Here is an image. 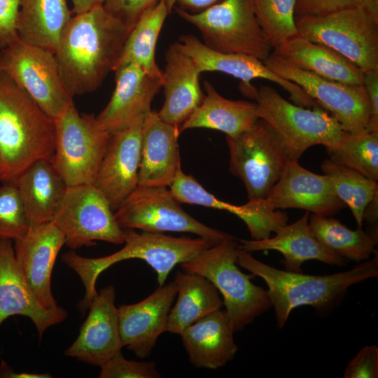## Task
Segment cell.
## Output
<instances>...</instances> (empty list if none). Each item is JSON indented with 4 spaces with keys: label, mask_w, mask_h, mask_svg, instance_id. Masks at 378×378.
Returning <instances> with one entry per match:
<instances>
[{
    "label": "cell",
    "mask_w": 378,
    "mask_h": 378,
    "mask_svg": "<svg viewBox=\"0 0 378 378\" xmlns=\"http://www.w3.org/2000/svg\"><path fill=\"white\" fill-rule=\"evenodd\" d=\"M129 32L102 5L71 17L54 55L72 97L96 90L115 70Z\"/></svg>",
    "instance_id": "6da1fadb"
},
{
    "label": "cell",
    "mask_w": 378,
    "mask_h": 378,
    "mask_svg": "<svg viewBox=\"0 0 378 378\" xmlns=\"http://www.w3.org/2000/svg\"><path fill=\"white\" fill-rule=\"evenodd\" d=\"M237 263L267 285L279 328L286 325L294 309L309 305L318 311L330 310L341 302L351 286L378 276L377 253L349 270L322 276L273 267L239 247Z\"/></svg>",
    "instance_id": "7a4b0ae2"
},
{
    "label": "cell",
    "mask_w": 378,
    "mask_h": 378,
    "mask_svg": "<svg viewBox=\"0 0 378 378\" xmlns=\"http://www.w3.org/2000/svg\"><path fill=\"white\" fill-rule=\"evenodd\" d=\"M55 146L53 119L0 70V181L15 182L36 160L51 162Z\"/></svg>",
    "instance_id": "3957f363"
},
{
    "label": "cell",
    "mask_w": 378,
    "mask_h": 378,
    "mask_svg": "<svg viewBox=\"0 0 378 378\" xmlns=\"http://www.w3.org/2000/svg\"><path fill=\"white\" fill-rule=\"evenodd\" d=\"M125 246L119 251L104 257L86 258L71 251L62 255L63 262L80 277L85 295L78 309L85 312L97 295L96 281L99 274L118 262L132 258L141 259L156 272L159 286L177 265L190 260L205 249L216 245L203 238L175 237L163 232L123 229Z\"/></svg>",
    "instance_id": "277c9868"
},
{
    "label": "cell",
    "mask_w": 378,
    "mask_h": 378,
    "mask_svg": "<svg viewBox=\"0 0 378 378\" xmlns=\"http://www.w3.org/2000/svg\"><path fill=\"white\" fill-rule=\"evenodd\" d=\"M237 249L234 238L225 239L180 264L183 271L208 279L221 293L234 332L272 308L267 290L252 283L253 274H246L238 267Z\"/></svg>",
    "instance_id": "5b68a950"
},
{
    "label": "cell",
    "mask_w": 378,
    "mask_h": 378,
    "mask_svg": "<svg viewBox=\"0 0 378 378\" xmlns=\"http://www.w3.org/2000/svg\"><path fill=\"white\" fill-rule=\"evenodd\" d=\"M254 99L259 119L272 131L289 160L298 161L314 146L335 147L345 132L320 106L310 108L296 105L270 86H260Z\"/></svg>",
    "instance_id": "8992f818"
},
{
    "label": "cell",
    "mask_w": 378,
    "mask_h": 378,
    "mask_svg": "<svg viewBox=\"0 0 378 378\" xmlns=\"http://www.w3.org/2000/svg\"><path fill=\"white\" fill-rule=\"evenodd\" d=\"M175 10L199 30L203 43L213 50L251 55L262 62L272 52L256 19L252 0H223L200 13Z\"/></svg>",
    "instance_id": "52a82bcc"
},
{
    "label": "cell",
    "mask_w": 378,
    "mask_h": 378,
    "mask_svg": "<svg viewBox=\"0 0 378 378\" xmlns=\"http://www.w3.org/2000/svg\"><path fill=\"white\" fill-rule=\"evenodd\" d=\"M51 162L66 185L94 184L111 134L93 114H80L74 102L55 119Z\"/></svg>",
    "instance_id": "ba28073f"
},
{
    "label": "cell",
    "mask_w": 378,
    "mask_h": 378,
    "mask_svg": "<svg viewBox=\"0 0 378 378\" xmlns=\"http://www.w3.org/2000/svg\"><path fill=\"white\" fill-rule=\"evenodd\" d=\"M295 25L298 34L333 49L364 73L378 69V22L362 7L295 17Z\"/></svg>",
    "instance_id": "9c48e42d"
},
{
    "label": "cell",
    "mask_w": 378,
    "mask_h": 378,
    "mask_svg": "<svg viewBox=\"0 0 378 378\" xmlns=\"http://www.w3.org/2000/svg\"><path fill=\"white\" fill-rule=\"evenodd\" d=\"M0 70L53 120L73 102L54 53L18 36L0 49Z\"/></svg>",
    "instance_id": "30bf717a"
},
{
    "label": "cell",
    "mask_w": 378,
    "mask_h": 378,
    "mask_svg": "<svg viewBox=\"0 0 378 378\" xmlns=\"http://www.w3.org/2000/svg\"><path fill=\"white\" fill-rule=\"evenodd\" d=\"M181 204L167 187L138 186L114 211V216L122 229L189 232L214 244L234 238L198 221Z\"/></svg>",
    "instance_id": "8fae6325"
},
{
    "label": "cell",
    "mask_w": 378,
    "mask_h": 378,
    "mask_svg": "<svg viewBox=\"0 0 378 378\" xmlns=\"http://www.w3.org/2000/svg\"><path fill=\"white\" fill-rule=\"evenodd\" d=\"M51 222L71 249L96 244L95 241L123 244L124 230L104 195L93 184L69 186Z\"/></svg>",
    "instance_id": "7c38bea8"
},
{
    "label": "cell",
    "mask_w": 378,
    "mask_h": 378,
    "mask_svg": "<svg viewBox=\"0 0 378 378\" xmlns=\"http://www.w3.org/2000/svg\"><path fill=\"white\" fill-rule=\"evenodd\" d=\"M226 141L229 170L243 182L248 200L265 199L288 160L272 131L259 119L240 135L226 136Z\"/></svg>",
    "instance_id": "4fadbf2b"
},
{
    "label": "cell",
    "mask_w": 378,
    "mask_h": 378,
    "mask_svg": "<svg viewBox=\"0 0 378 378\" xmlns=\"http://www.w3.org/2000/svg\"><path fill=\"white\" fill-rule=\"evenodd\" d=\"M263 62L272 71L303 89L331 113L344 131L358 133L366 130L370 108L363 85L345 84L321 77L297 67L273 51Z\"/></svg>",
    "instance_id": "5bb4252c"
},
{
    "label": "cell",
    "mask_w": 378,
    "mask_h": 378,
    "mask_svg": "<svg viewBox=\"0 0 378 378\" xmlns=\"http://www.w3.org/2000/svg\"><path fill=\"white\" fill-rule=\"evenodd\" d=\"M174 44L193 61L201 73L218 71L239 79L242 94L250 99H254L257 93V89L251 81L262 78L280 85L288 92L290 100L296 105L310 108L318 106L299 85L274 73L262 61L253 56L216 51L192 34L181 36Z\"/></svg>",
    "instance_id": "9a60e30c"
},
{
    "label": "cell",
    "mask_w": 378,
    "mask_h": 378,
    "mask_svg": "<svg viewBox=\"0 0 378 378\" xmlns=\"http://www.w3.org/2000/svg\"><path fill=\"white\" fill-rule=\"evenodd\" d=\"M143 121L111 134L93 184L113 212L138 187Z\"/></svg>",
    "instance_id": "2e32d148"
},
{
    "label": "cell",
    "mask_w": 378,
    "mask_h": 378,
    "mask_svg": "<svg viewBox=\"0 0 378 378\" xmlns=\"http://www.w3.org/2000/svg\"><path fill=\"white\" fill-rule=\"evenodd\" d=\"M15 315L29 318L41 339L48 328L66 318L67 312L59 305L50 309L40 303L16 259L13 241L0 239V326Z\"/></svg>",
    "instance_id": "e0dca14e"
},
{
    "label": "cell",
    "mask_w": 378,
    "mask_h": 378,
    "mask_svg": "<svg viewBox=\"0 0 378 378\" xmlns=\"http://www.w3.org/2000/svg\"><path fill=\"white\" fill-rule=\"evenodd\" d=\"M114 71V90L97 116L110 134L144 119L162 85V78L151 76L133 64L120 65Z\"/></svg>",
    "instance_id": "ac0fdd59"
},
{
    "label": "cell",
    "mask_w": 378,
    "mask_h": 378,
    "mask_svg": "<svg viewBox=\"0 0 378 378\" xmlns=\"http://www.w3.org/2000/svg\"><path fill=\"white\" fill-rule=\"evenodd\" d=\"M112 285L93 298L79 334L64 354L88 364L101 366L124 347L119 332L118 312Z\"/></svg>",
    "instance_id": "d6986e66"
},
{
    "label": "cell",
    "mask_w": 378,
    "mask_h": 378,
    "mask_svg": "<svg viewBox=\"0 0 378 378\" xmlns=\"http://www.w3.org/2000/svg\"><path fill=\"white\" fill-rule=\"evenodd\" d=\"M265 200L276 209H300L321 216H332L346 207L326 175L315 174L289 159Z\"/></svg>",
    "instance_id": "ffe728a7"
},
{
    "label": "cell",
    "mask_w": 378,
    "mask_h": 378,
    "mask_svg": "<svg viewBox=\"0 0 378 378\" xmlns=\"http://www.w3.org/2000/svg\"><path fill=\"white\" fill-rule=\"evenodd\" d=\"M176 295L173 280L139 302L120 306L119 332L123 346L139 358L148 357L158 337L167 331L168 316Z\"/></svg>",
    "instance_id": "44dd1931"
},
{
    "label": "cell",
    "mask_w": 378,
    "mask_h": 378,
    "mask_svg": "<svg viewBox=\"0 0 378 378\" xmlns=\"http://www.w3.org/2000/svg\"><path fill=\"white\" fill-rule=\"evenodd\" d=\"M64 245L62 233L52 222L31 225L24 238L13 241L22 273L38 300L46 309L58 306L52 293L51 274Z\"/></svg>",
    "instance_id": "7402d4cb"
},
{
    "label": "cell",
    "mask_w": 378,
    "mask_h": 378,
    "mask_svg": "<svg viewBox=\"0 0 378 378\" xmlns=\"http://www.w3.org/2000/svg\"><path fill=\"white\" fill-rule=\"evenodd\" d=\"M169 187L181 203L225 210L236 215L246 224L252 239L270 237L272 232L287 224L288 220L286 212L274 209L265 199L250 200L241 206L220 200L204 188L193 176L186 174L181 167Z\"/></svg>",
    "instance_id": "603a6c76"
},
{
    "label": "cell",
    "mask_w": 378,
    "mask_h": 378,
    "mask_svg": "<svg viewBox=\"0 0 378 378\" xmlns=\"http://www.w3.org/2000/svg\"><path fill=\"white\" fill-rule=\"evenodd\" d=\"M178 127L163 121L153 111L142 124L139 187H168L181 166Z\"/></svg>",
    "instance_id": "cb8c5ba5"
},
{
    "label": "cell",
    "mask_w": 378,
    "mask_h": 378,
    "mask_svg": "<svg viewBox=\"0 0 378 378\" xmlns=\"http://www.w3.org/2000/svg\"><path fill=\"white\" fill-rule=\"evenodd\" d=\"M309 212L291 224L279 227L273 237L263 239H239L238 247L248 253L276 251L284 256L286 270L302 272V265L307 260L344 267L345 260L325 247L315 237L309 225Z\"/></svg>",
    "instance_id": "d4e9b609"
},
{
    "label": "cell",
    "mask_w": 378,
    "mask_h": 378,
    "mask_svg": "<svg viewBox=\"0 0 378 378\" xmlns=\"http://www.w3.org/2000/svg\"><path fill=\"white\" fill-rule=\"evenodd\" d=\"M200 74L193 61L174 43L168 48L162 71L164 102L157 112L163 121L179 128L201 104L204 93Z\"/></svg>",
    "instance_id": "484cf974"
},
{
    "label": "cell",
    "mask_w": 378,
    "mask_h": 378,
    "mask_svg": "<svg viewBox=\"0 0 378 378\" xmlns=\"http://www.w3.org/2000/svg\"><path fill=\"white\" fill-rule=\"evenodd\" d=\"M225 310L219 309L186 328L180 335L190 362L216 370L235 356L238 346Z\"/></svg>",
    "instance_id": "4316f807"
},
{
    "label": "cell",
    "mask_w": 378,
    "mask_h": 378,
    "mask_svg": "<svg viewBox=\"0 0 378 378\" xmlns=\"http://www.w3.org/2000/svg\"><path fill=\"white\" fill-rule=\"evenodd\" d=\"M14 183L31 225L51 222L68 186L52 163L45 159L32 163Z\"/></svg>",
    "instance_id": "83f0119b"
},
{
    "label": "cell",
    "mask_w": 378,
    "mask_h": 378,
    "mask_svg": "<svg viewBox=\"0 0 378 378\" xmlns=\"http://www.w3.org/2000/svg\"><path fill=\"white\" fill-rule=\"evenodd\" d=\"M297 67L321 77L345 84L363 85L364 72L345 57L300 34L273 50Z\"/></svg>",
    "instance_id": "f1b7e54d"
},
{
    "label": "cell",
    "mask_w": 378,
    "mask_h": 378,
    "mask_svg": "<svg viewBox=\"0 0 378 378\" xmlns=\"http://www.w3.org/2000/svg\"><path fill=\"white\" fill-rule=\"evenodd\" d=\"M204 90L206 94L203 101L179 127L180 133L188 129L206 128L236 137L251 128L259 120L255 102L226 99L208 80L204 82Z\"/></svg>",
    "instance_id": "f546056e"
},
{
    "label": "cell",
    "mask_w": 378,
    "mask_h": 378,
    "mask_svg": "<svg viewBox=\"0 0 378 378\" xmlns=\"http://www.w3.org/2000/svg\"><path fill=\"white\" fill-rule=\"evenodd\" d=\"M18 36L55 53L71 18L66 0H18Z\"/></svg>",
    "instance_id": "4dcf8cb0"
},
{
    "label": "cell",
    "mask_w": 378,
    "mask_h": 378,
    "mask_svg": "<svg viewBox=\"0 0 378 378\" xmlns=\"http://www.w3.org/2000/svg\"><path fill=\"white\" fill-rule=\"evenodd\" d=\"M178 300L170 309L167 331L181 335L183 331L223 305L218 290L206 277L186 271L176 272Z\"/></svg>",
    "instance_id": "1f68e13d"
},
{
    "label": "cell",
    "mask_w": 378,
    "mask_h": 378,
    "mask_svg": "<svg viewBox=\"0 0 378 378\" xmlns=\"http://www.w3.org/2000/svg\"><path fill=\"white\" fill-rule=\"evenodd\" d=\"M169 13L164 0H160L141 15L127 35L115 69L125 64H133L151 76L162 78V71L155 61V50Z\"/></svg>",
    "instance_id": "d6a6232c"
},
{
    "label": "cell",
    "mask_w": 378,
    "mask_h": 378,
    "mask_svg": "<svg viewBox=\"0 0 378 378\" xmlns=\"http://www.w3.org/2000/svg\"><path fill=\"white\" fill-rule=\"evenodd\" d=\"M309 227L318 240L328 249L342 258L361 262L375 252L378 239L363 227L351 230L332 216L312 214Z\"/></svg>",
    "instance_id": "836d02e7"
},
{
    "label": "cell",
    "mask_w": 378,
    "mask_h": 378,
    "mask_svg": "<svg viewBox=\"0 0 378 378\" xmlns=\"http://www.w3.org/2000/svg\"><path fill=\"white\" fill-rule=\"evenodd\" d=\"M321 169L335 195L351 209L358 227H362L364 211L378 193L377 182L330 158L323 161Z\"/></svg>",
    "instance_id": "e575fe53"
},
{
    "label": "cell",
    "mask_w": 378,
    "mask_h": 378,
    "mask_svg": "<svg viewBox=\"0 0 378 378\" xmlns=\"http://www.w3.org/2000/svg\"><path fill=\"white\" fill-rule=\"evenodd\" d=\"M326 149L332 160L377 182L378 132L367 130L358 133L345 131L337 146Z\"/></svg>",
    "instance_id": "d590c367"
},
{
    "label": "cell",
    "mask_w": 378,
    "mask_h": 378,
    "mask_svg": "<svg viewBox=\"0 0 378 378\" xmlns=\"http://www.w3.org/2000/svg\"><path fill=\"white\" fill-rule=\"evenodd\" d=\"M296 0H252L258 22L273 50L297 35Z\"/></svg>",
    "instance_id": "8d00e7d4"
},
{
    "label": "cell",
    "mask_w": 378,
    "mask_h": 378,
    "mask_svg": "<svg viewBox=\"0 0 378 378\" xmlns=\"http://www.w3.org/2000/svg\"><path fill=\"white\" fill-rule=\"evenodd\" d=\"M30 226L16 184L4 183L0 186V239H21L25 237Z\"/></svg>",
    "instance_id": "74e56055"
},
{
    "label": "cell",
    "mask_w": 378,
    "mask_h": 378,
    "mask_svg": "<svg viewBox=\"0 0 378 378\" xmlns=\"http://www.w3.org/2000/svg\"><path fill=\"white\" fill-rule=\"evenodd\" d=\"M99 378H158L161 375L154 362H139L125 358L121 351L100 366Z\"/></svg>",
    "instance_id": "f35d334b"
},
{
    "label": "cell",
    "mask_w": 378,
    "mask_h": 378,
    "mask_svg": "<svg viewBox=\"0 0 378 378\" xmlns=\"http://www.w3.org/2000/svg\"><path fill=\"white\" fill-rule=\"evenodd\" d=\"M160 0H103L102 6L128 30L134 27L141 15Z\"/></svg>",
    "instance_id": "ab89813d"
},
{
    "label": "cell",
    "mask_w": 378,
    "mask_h": 378,
    "mask_svg": "<svg viewBox=\"0 0 378 378\" xmlns=\"http://www.w3.org/2000/svg\"><path fill=\"white\" fill-rule=\"evenodd\" d=\"M344 378H377L378 347L376 345L363 346L348 363Z\"/></svg>",
    "instance_id": "60d3db41"
},
{
    "label": "cell",
    "mask_w": 378,
    "mask_h": 378,
    "mask_svg": "<svg viewBox=\"0 0 378 378\" xmlns=\"http://www.w3.org/2000/svg\"><path fill=\"white\" fill-rule=\"evenodd\" d=\"M363 0H296V17L321 16L343 9L362 7Z\"/></svg>",
    "instance_id": "b9f144b4"
},
{
    "label": "cell",
    "mask_w": 378,
    "mask_h": 378,
    "mask_svg": "<svg viewBox=\"0 0 378 378\" xmlns=\"http://www.w3.org/2000/svg\"><path fill=\"white\" fill-rule=\"evenodd\" d=\"M18 0H0V49L18 37Z\"/></svg>",
    "instance_id": "7bdbcfd3"
},
{
    "label": "cell",
    "mask_w": 378,
    "mask_h": 378,
    "mask_svg": "<svg viewBox=\"0 0 378 378\" xmlns=\"http://www.w3.org/2000/svg\"><path fill=\"white\" fill-rule=\"evenodd\" d=\"M363 85L366 90L370 108L366 130L378 132V69L365 72Z\"/></svg>",
    "instance_id": "ee69618b"
},
{
    "label": "cell",
    "mask_w": 378,
    "mask_h": 378,
    "mask_svg": "<svg viewBox=\"0 0 378 378\" xmlns=\"http://www.w3.org/2000/svg\"><path fill=\"white\" fill-rule=\"evenodd\" d=\"M223 0H169L167 6L169 12L176 4H178L181 8L190 12L200 13L209 7L222 1Z\"/></svg>",
    "instance_id": "f6af8a7d"
},
{
    "label": "cell",
    "mask_w": 378,
    "mask_h": 378,
    "mask_svg": "<svg viewBox=\"0 0 378 378\" xmlns=\"http://www.w3.org/2000/svg\"><path fill=\"white\" fill-rule=\"evenodd\" d=\"M363 221L369 226V230L367 232L378 239V193L367 205L364 211Z\"/></svg>",
    "instance_id": "bcb514c9"
},
{
    "label": "cell",
    "mask_w": 378,
    "mask_h": 378,
    "mask_svg": "<svg viewBox=\"0 0 378 378\" xmlns=\"http://www.w3.org/2000/svg\"><path fill=\"white\" fill-rule=\"evenodd\" d=\"M50 374L47 373H29V372H15L8 365L1 361L0 363V378H49Z\"/></svg>",
    "instance_id": "7dc6e473"
},
{
    "label": "cell",
    "mask_w": 378,
    "mask_h": 378,
    "mask_svg": "<svg viewBox=\"0 0 378 378\" xmlns=\"http://www.w3.org/2000/svg\"><path fill=\"white\" fill-rule=\"evenodd\" d=\"M74 14L85 12L92 8L102 5L103 0H71Z\"/></svg>",
    "instance_id": "c3c4849f"
},
{
    "label": "cell",
    "mask_w": 378,
    "mask_h": 378,
    "mask_svg": "<svg viewBox=\"0 0 378 378\" xmlns=\"http://www.w3.org/2000/svg\"><path fill=\"white\" fill-rule=\"evenodd\" d=\"M362 8L377 22H378V0H363Z\"/></svg>",
    "instance_id": "681fc988"
},
{
    "label": "cell",
    "mask_w": 378,
    "mask_h": 378,
    "mask_svg": "<svg viewBox=\"0 0 378 378\" xmlns=\"http://www.w3.org/2000/svg\"><path fill=\"white\" fill-rule=\"evenodd\" d=\"M168 1H169V0H164V1L165 2V4H167Z\"/></svg>",
    "instance_id": "f907efd6"
}]
</instances>
